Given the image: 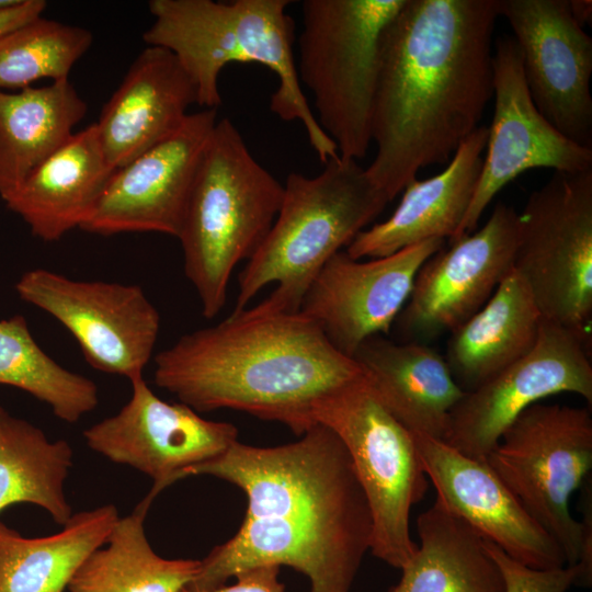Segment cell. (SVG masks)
Masks as SVG:
<instances>
[{"label":"cell","instance_id":"19","mask_svg":"<svg viewBox=\"0 0 592 592\" xmlns=\"http://www.w3.org/2000/svg\"><path fill=\"white\" fill-rule=\"evenodd\" d=\"M439 500L483 539L538 570L566 566L555 538L524 509L487 460L468 457L442 440L411 432Z\"/></svg>","mask_w":592,"mask_h":592},{"label":"cell","instance_id":"34","mask_svg":"<svg viewBox=\"0 0 592 592\" xmlns=\"http://www.w3.org/2000/svg\"><path fill=\"white\" fill-rule=\"evenodd\" d=\"M580 494L582 520L581 548L577 565V577L573 585L589 589L592 587V480L591 475L583 481Z\"/></svg>","mask_w":592,"mask_h":592},{"label":"cell","instance_id":"11","mask_svg":"<svg viewBox=\"0 0 592 592\" xmlns=\"http://www.w3.org/2000/svg\"><path fill=\"white\" fill-rule=\"evenodd\" d=\"M14 288L72 334L91 367L129 382L143 376L158 340L160 315L139 285L79 281L32 269Z\"/></svg>","mask_w":592,"mask_h":592},{"label":"cell","instance_id":"2","mask_svg":"<svg viewBox=\"0 0 592 592\" xmlns=\"http://www.w3.org/2000/svg\"><path fill=\"white\" fill-rule=\"evenodd\" d=\"M498 18L499 0H406L385 29L365 170L389 202L480 126Z\"/></svg>","mask_w":592,"mask_h":592},{"label":"cell","instance_id":"1","mask_svg":"<svg viewBox=\"0 0 592 592\" xmlns=\"http://www.w3.org/2000/svg\"><path fill=\"white\" fill-rule=\"evenodd\" d=\"M300 436L270 447L236 441L181 474L220 478L248 500L238 532L200 560L187 587L218 588L238 572L274 565L304 573L310 592H350L371 548L369 505L337 434L315 424Z\"/></svg>","mask_w":592,"mask_h":592},{"label":"cell","instance_id":"10","mask_svg":"<svg viewBox=\"0 0 592 592\" xmlns=\"http://www.w3.org/2000/svg\"><path fill=\"white\" fill-rule=\"evenodd\" d=\"M487 463L524 509L578 562L581 526L569 509L591 474L592 418L588 408L537 402L501 436Z\"/></svg>","mask_w":592,"mask_h":592},{"label":"cell","instance_id":"13","mask_svg":"<svg viewBox=\"0 0 592 592\" xmlns=\"http://www.w3.org/2000/svg\"><path fill=\"white\" fill-rule=\"evenodd\" d=\"M492 66L494 111L482 168L470 205L448 241L475 231L493 197L525 171L548 168L577 173L592 169V148L563 136L535 106L522 54L512 36L496 39Z\"/></svg>","mask_w":592,"mask_h":592},{"label":"cell","instance_id":"31","mask_svg":"<svg viewBox=\"0 0 592 592\" xmlns=\"http://www.w3.org/2000/svg\"><path fill=\"white\" fill-rule=\"evenodd\" d=\"M93 42L92 33L43 16L0 36V90L23 89L50 78L68 79Z\"/></svg>","mask_w":592,"mask_h":592},{"label":"cell","instance_id":"17","mask_svg":"<svg viewBox=\"0 0 592 592\" xmlns=\"http://www.w3.org/2000/svg\"><path fill=\"white\" fill-rule=\"evenodd\" d=\"M445 241L430 239L367 260L353 259L341 250L315 277L299 311L318 325L339 352L353 357L366 339L389 332L409 299L419 269Z\"/></svg>","mask_w":592,"mask_h":592},{"label":"cell","instance_id":"5","mask_svg":"<svg viewBox=\"0 0 592 592\" xmlns=\"http://www.w3.org/2000/svg\"><path fill=\"white\" fill-rule=\"evenodd\" d=\"M278 214L239 273L232 312L247 308L266 285L272 293L251 307L260 314L297 312L310 284L332 255L368 226L389 203L356 160L340 156L315 177L292 172Z\"/></svg>","mask_w":592,"mask_h":592},{"label":"cell","instance_id":"29","mask_svg":"<svg viewBox=\"0 0 592 592\" xmlns=\"http://www.w3.org/2000/svg\"><path fill=\"white\" fill-rule=\"evenodd\" d=\"M72 458L67 441H50L41 428L0 406V512L32 503L62 526L73 514L65 493Z\"/></svg>","mask_w":592,"mask_h":592},{"label":"cell","instance_id":"32","mask_svg":"<svg viewBox=\"0 0 592 592\" xmlns=\"http://www.w3.org/2000/svg\"><path fill=\"white\" fill-rule=\"evenodd\" d=\"M483 543L502 572L505 592H566L576 581L574 566L533 569L512 559L491 542L483 539Z\"/></svg>","mask_w":592,"mask_h":592},{"label":"cell","instance_id":"33","mask_svg":"<svg viewBox=\"0 0 592 592\" xmlns=\"http://www.w3.org/2000/svg\"><path fill=\"white\" fill-rule=\"evenodd\" d=\"M280 566L263 565L238 572L237 582L214 589H193L185 587L179 592H284L280 581Z\"/></svg>","mask_w":592,"mask_h":592},{"label":"cell","instance_id":"3","mask_svg":"<svg viewBox=\"0 0 592 592\" xmlns=\"http://www.w3.org/2000/svg\"><path fill=\"white\" fill-rule=\"evenodd\" d=\"M153 379L196 412L234 409L300 436L314 405L363 372L310 318L297 312H231L182 335L155 356Z\"/></svg>","mask_w":592,"mask_h":592},{"label":"cell","instance_id":"12","mask_svg":"<svg viewBox=\"0 0 592 592\" xmlns=\"http://www.w3.org/2000/svg\"><path fill=\"white\" fill-rule=\"evenodd\" d=\"M590 343L543 318L535 345L523 357L466 391L452 409L443 442L486 460L503 433L528 407L561 392L592 403Z\"/></svg>","mask_w":592,"mask_h":592},{"label":"cell","instance_id":"7","mask_svg":"<svg viewBox=\"0 0 592 592\" xmlns=\"http://www.w3.org/2000/svg\"><path fill=\"white\" fill-rule=\"evenodd\" d=\"M405 2H301L298 78L314 95L318 124L343 159H363L372 144L382 37Z\"/></svg>","mask_w":592,"mask_h":592},{"label":"cell","instance_id":"6","mask_svg":"<svg viewBox=\"0 0 592 592\" xmlns=\"http://www.w3.org/2000/svg\"><path fill=\"white\" fill-rule=\"evenodd\" d=\"M284 186L249 151L234 123L218 119L203 152L178 239L184 273L212 319L226 304L234 269L270 231Z\"/></svg>","mask_w":592,"mask_h":592},{"label":"cell","instance_id":"22","mask_svg":"<svg viewBox=\"0 0 592 592\" xmlns=\"http://www.w3.org/2000/svg\"><path fill=\"white\" fill-rule=\"evenodd\" d=\"M115 170L93 123L73 134L2 201L34 237L55 242L82 227Z\"/></svg>","mask_w":592,"mask_h":592},{"label":"cell","instance_id":"30","mask_svg":"<svg viewBox=\"0 0 592 592\" xmlns=\"http://www.w3.org/2000/svg\"><path fill=\"white\" fill-rule=\"evenodd\" d=\"M0 385L32 395L67 423L78 422L99 403L94 382L46 354L22 315L0 319Z\"/></svg>","mask_w":592,"mask_h":592},{"label":"cell","instance_id":"18","mask_svg":"<svg viewBox=\"0 0 592 592\" xmlns=\"http://www.w3.org/2000/svg\"><path fill=\"white\" fill-rule=\"evenodd\" d=\"M519 214L499 202L477 231L448 241L419 269L398 316L403 332H452L474 316L513 269Z\"/></svg>","mask_w":592,"mask_h":592},{"label":"cell","instance_id":"14","mask_svg":"<svg viewBox=\"0 0 592 592\" xmlns=\"http://www.w3.org/2000/svg\"><path fill=\"white\" fill-rule=\"evenodd\" d=\"M130 385L128 402L86 429L83 437L90 449L153 480L146 501L152 503L185 469L220 456L238 441L234 424L206 420L182 402L162 400L143 376Z\"/></svg>","mask_w":592,"mask_h":592},{"label":"cell","instance_id":"36","mask_svg":"<svg viewBox=\"0 0 592 592\" xmlns=\"http://www.w3.org/2000/svg\"><path fill=\"white\" fill-rule=\"evenodd\" d=\"M569 7L574 21L584 27L592 21V1L591 0H569Z\"/></svg>","mask_w":592,"mask_h":592},{"label":"cell","instance_id":"15","mask_svg":"<svg viewBox=\"0 0 592 592\" xmlns=\"http://www.w3.org/2000/svg\"><path fill=\"white\" fill-rule=\"evenodd\" d=\"M510 24L532 100L563 136L592 148V38L569 0H499Z\"/></svg>","mask_w":592,"mask_h":592},{"label":"cell","instance_id":"4","mask_svg":"<svg viewBox=\"0 0 592 592\" xmlns=\"http://www.w3.org/2000/svg\"><path fill=\"white\" fill-rule=\"evenodd\" d=\"M289 0H151L153 18L144 32L148 46L170 50L196 89V103L217 109L220 71L230 62H255L278 80L270 110L282 121H299L321 162L339 157L304 94L294 58Z\"/></svg>","mask_w":592,"mask_h":592},{"label":"cell","instance_id":"9","mask_svg":"<svg viewBox=\"0 0 592 592\" xmlns=\"http://www.w3.org/2000/svg\"><path fill=\"white\" fill-rule=\"evenodd\" d=\"M513 269L544 319L589 343L592 320V169L554 171L519 214Z\"/></svg>","mask_w":592,"mask_h":592},{"label":"cell","instance_id":"28","mask_svg":"<svg viewBox=\"0 0 592 592\" xmlns=\"http://www.w3.org/2000/svg\"><path fill=\"white\" fill-rule=\"evenodd\" d=\"M150 502L145 499L118 519L105 544L72 576L70 592H179L200 568L197 559H167L152 549L145 533Z\"/></svg>","mask_w":592,"mask_h":592},{"label":"cell","instance_id":"26","mask_svg":"<svg viewBox=\"0 0 592 592\" xmlns=\"http://www.w3.org/2000/svg\"><path fill=\"white\" fill-rule=\"evenodd\" d=\"M420 545L387 592H505L483 538L439 500L419 514Z\"/></svg>","mask_w":592,"mask_h":592},{"label":"cell","instance_id":"35","mask_svg":"<svg viewBox=\"0 0 592 592\" xmlns=\"http://www.w3.org/2000/svg\"><path fill=\"white\" fill-rule=\"evenodd\" d=\"M46 7L47 3L44 0H19L14 5L0 9V36L42 16Z\"/></svg>","mask_w":592,"mask_h":592},{"label":"cell","instance_id":"25","mask_svg":"<svg viewBox=\"0 0 592 592\" xmlns=\"http://www.w3.org/2000/svg\"><path fill=\"white\" fill-rule=\"evenodd\" d=\"M87 104L69 79L0 90V197L19 187L75 133Z\"/></svg>","mask_w":592,"mask_h":592},{"label":"cell","instance_id":"24","mask_svg":"<svg viewBox=\"0 0 592 592\" xmlns=\"http://www.w3.org/2000/svg\"><path fill=\"white\" fill-rule=\"evenodd\" d=\"M542 320L528 285L512 269L488 301L451 332L444 358L457 385L470 391L527 354Z\"/></svg>","mask_w":592,"mask_h":592},{"label":"cell","instance_id":"23","mask_svg":"<svg viewBox=\"0 0 592 592\" xmlns=\"http://www.w3.org/2000/svg\"><path fill=\"white\" fill-rule=\"evenodd\" d=\"M385 408L410 432L444 440L452 409L465 391L432 348L366 339L352 357Z\"/></svg>","mask_w":592,"mask_h":592},{"label":"cell","instance_id":"16","mask_svg":"<svg viewBox=\"0 0 592 592\" xmlns=\"http://www.w3.org/2000/svg\"><path fill=\"white\" fill-rule=\"evenodd\" d=\"M217 111L187 114L168 137L116 169L80 228L89 234L159 232L179 236Z\"/></svg>","mask_w":592,"mask_h":592},{"label":"cell","instance_id":"20","mask_svg":"<svg viewBox=\"0 0 592 592\" xmlns=\"http://www.w3.org/2000/svg\"><path fill=\"white\" fill-rule=\"evenodd\" d=\"M196 103V89L168 49L147 46L103 105L95 126L109 163L118 169L171 135Z\"/></svg>","mask_w":592,"mask_h":592},{"label":"cell","instance_id":"27","mask_svg":"<svg viewBox=\"0 0 592 592\" xmlns=\"http://www.w3.org/2000/svg\"><path fill=\"white\" fill-rule=\"evenodd\" d=\"M119 519L113 504L71 515L61 531L24 537L0 521V592H64Z\"/></svg>","mask_w":592,"mask_h":592},{"label":"cell","instance_id":"8","mask_svg":"<svg viewBox=\"0 0 592 592\" xmlns=\"http://www.w3.org/2000/svg\"><path fill=\"white\" fill-rule=\"evenodd\" d=\"M312 418L333 431L350 455L372 514L369 550L401 570L418 549L411 508L429 487L412 433L385 408L364 374L318 400Z\"/></svg>","mask_w":592,"mask_h":592},{"label":"cell","instance_id":"21","mask_svg":"<svg viewBox=\"0 0 592 592\" xmlns=\"http://www.w3.org/2000/svg\"><path fill=\"white\" fill-rule=\"evenodd\" d=\"M487 139L488 127L480 125L459 145L442 172L408 183L395 212L362 230L345 252L357 260L374 259L430 239H452L477 186Z\"/></svg>","mask_w":592,"mask_h":592}]
</instances>
